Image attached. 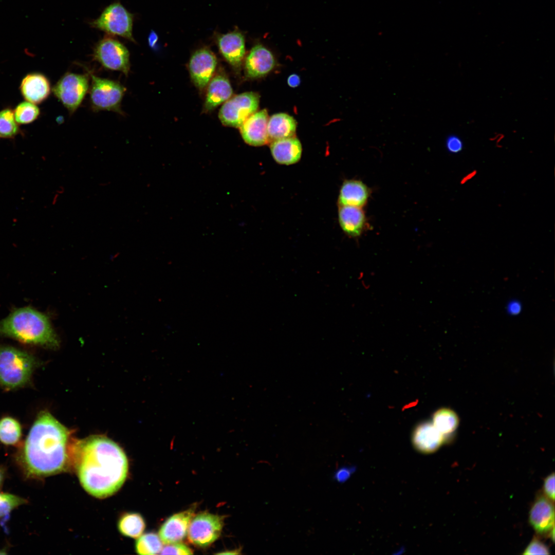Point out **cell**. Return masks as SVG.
Segmentation results:
<instances>
[{
  "label": "cell",
  "instance_id": "e0dca14e",
  "mask_svg": "<svg viewBox=\"0 0 555 555\" xmlns=\"http://www.w3.org/2000/svg\"><path fill=\"white\" fill-rule=\"evenodd\" d=\"M444 440L445 436L430 422H424L418 424L412 436V442L415 448L423 453L436 451L443 443Z\"/></svg>",
  "mask_w": 555,
  "mask_h": 555
},
{
  "label": "cell",
  "instance_id": "d6986e66",
  "mask_svg": "<svg viewBox=\"0 0 555 555\" xmlns=\"http://www.w3.org/2000/svg\"><path fill=\"white\" fill-rule=\"evenodd\" d=\"M203 111L210 112L231 98L233 90L228 78L224 74H217L208 84Z\"/></svg>",
  "mask_w": 555,
  "mask_h": 555
},
{
  "label": "cell",
  "instance_id": "ffe728a7",
  "mask_svg": "<svg viewBox=\"0 0 555 555\" xmlns=\"http://www.w3.org/2000/svg\"><path fill=\"white\" fill-rule=\"evenodd\" d=\"M270 149L275 161L281 164L297 163L300 159L302 152L301 143L295 137L273 140L271 142Z\"/></svg>",
  "mask_w": 555,
  "mask_h": 555
},
{
  "label": "cell",
  "instance_id": "5b68a950",
  "mask_svg": "<svg viewBox=\"0 0 555 555\" xmlns=\"http://www.w3.org/2000/svg\"><path fill=\"white\" fill-rule=\"evenodd\" d=\"M88 73L91 79L90 103L92 109L112 111L123 115L121 105L126 88L118 82L98 77L90 71Z\"/></svg>",
  "mask_w": 555,
  "mask_h": 555
},
{
  "label": "cell",
  "instance_id": "9c48e42d",
  "mask_svg": "<svg viewBox=\"0 0 555 555\" xmlns=\"http://www.w3.org/2000/svg\"><path fill=\"white\" fill-rule=\"evenodd\" d=\"M93 59L107 69L120 71L126 76L128 75L130 52L116 39L105 37L100 40L94 48Z\"/></svg>",
  "mask_w": 555,
  "mask_h": 555
},
{
  "label": "cell",
  "instance_id": "7c38bea8",
  "mask_svg": "<svg viewBox=\"0 0 555 555\" xmlns=\"http://www.w3.org/2000/svg\"><path fill=\"white\" fill-rule=\"evenodd\" d=\"M529 521L538 534L549 535L554 526L553 502L545 495H539L530 508Z\"/></svg>",
  "mask_w": 555,
  "mask_h": 555
},
{
  "label": "cell",
  "instance_id": "4dcf8cb0",
  "mask_svg": "<svg viewBox=\"0 0 555 555\" xmlns=\"http://www.w3.org/2000/svg\"><path fill=\"white\" fill-rule=\"evenodd\" d=\"M523 554H549L547 546L538 539L534 538L525 549Z\"/></svg>",
  "mask_w": 555,
  "mask_h": 555
},
{
  "label": "cell",
  "instance_id": "ba28073f",
  "mask_svg": "<svg viewBox=\"0 0 555 555\" xmlns=\"http://www.w3.org/2000/svg\"><path fill=\"white\" fill-rule=\"evenodd\" d=\"M259 95L254 92H246L226 101L220 108L218 117L222 124L227 126L239 127L258 108Z\"/></svg>",
  "mask_w": 555,
  "mask_h": 555
},
{
  "label": "cell",
  "instance_id": "e575fe53",
  "mask_svg": "<svg viewBox=\"0 0 555 555\" xmlns=\"http://www.w3.org/2000/svg\"><path fill=\"white\" fill-rule=\"evenodd\" d=\"M354 467H343L338 469L335 472L333 478L338 483L346 482L354 472Z\"/></svg>",
  "mask_w": 555,
  "mask_h": 555
},
{
  "label": "cell",
  "instance_id": "277c9868",
  "mask_svg": "<svg viewBox=\"0 0 555 555\" xmlns=\"http://www.w3.org/2000/svg\"><path fill=\"white\" fill-rule=\"evenodd\" d=\"M36 365L34 358L23 350L0 346V385L7 389L24 385Z\"/></svg>",
  "mask_w": 555,
  "mask_h": 555
},
{
  "label": "cell",
  "instance_id": "9a60e30c",
  "mask_svg": "<svg viewBox=\"0 0 555 555\" xmlns=\"http://www.w3.org/2000/svg\"><path fill=\"white\" fill-rule=\"evenodd\" d=\"M275 61L272 52L261 44L254 46L245 62V74L249 78H258L269 73L274 67Z\"/></svg>",
  "mask_w": 555,
  "mask_h": 555
},
{
  "label": "cell",
  "instance_id": "f1b7e54d",
  "mask_svg": "<svg viewBox=\"0 0 555 555\" xmlns=\"http://www.w3.org/2000/svg\"><path fill=\"white\" fill-rule=\"evenodd\" d=\"M13 112L17 123L23 124L32 122L38 118L40 114L39 107L35 104L28 101L18 104Z\"/></svg>",
  "mask_w": 555,
  "mask_h": 555
},
{
  "label": "cell",
  "instance_id": "8d00e7d4",
  "mask_svg": "<svg viewBox=\"0 0 555 555\" xmlns=\"http://www.w3.org/2000/svg\"><path fill=\"white\" fill-rule=\"evenodd\" d=\"M287 83L291 87H296L300 84V78L298 75L292 74L288 78Z\"/></svg>",
  "mask_w": 555,
  "mask_h": 555
},
{
  "label": "cell",
  "instance_id": "2e32d148",
  "mask_svg": "<svg viewBox=\"0 0 555 555\" xmlns=\"http://www.w3.org/2000/svg\"><path fill=\"white\" fill-rule=\"evenodd\" d=\"M217 42L226 61L235 68L239 67L245 55V38L242 33L235 30L221 34L217 37Z\"/></svg>",
  "mask_w": 555,
  "mask_h": 555
},
{
  "label": "cell",
  "instance_id": "484cf974",
  "mask_svg": "<svg viewBox=\"0 0 555 555\" xmlns=\"http://www.w3.org/2000/svg\"><path fill=\"white\" fill-rule=\"evenodd\" d=\"M22 436L20 423L10 417L0 419V441L8 446L15 445L18 442Z\"/></svg>",
  "mask_w": 555,
  "mask_h": 555
},
{
  "label": "cell",
  "instance_id": "8fae6325",
  "mask_svg": "<svg viewBox=\"0 0 555 555\" xmlns=\"http://www.w3.org/2000/svg\"><path fill=\"white\" fill-rule=\"evenodd\" d=\"M216 65V57L209 49H198L192 55L189 69L191 78L197 88L202 89L207 86L213 77Z\"/></svg>",
  "mask_w": 555,
  "mask_h": 555
},
{
  "label": "cell",
  "instance_id": "5bb4252c",
  "mask_svg": "<svg viewBox=\"0 0 555 555\" xmlns=\"http://www.w3.org/2000/svg\"><path fill=\"white\" fill-rule=\"evenodd\" d=\"M268 115L266 109L256 112L239 127L244 141L252 146H258L269 141L267 133Z\"/></svg>",
  "mask_w": 555,
  "mask_h": 555
},
{
  "label": "cell",
  "instance_id": "7a4b0ae2",
  "mask_svg": "<svg viewBox=\"0 0 555 555\" xmlns=\"http://www.w3.org/2000/svg\"><path fill=\"white\" fill-rule=\"evenodd\" d=\"M69 436L67 429L49 412H40L16 456L25 476L41 478L64 470Z\"/></svg>",
  "mask_w": 555,
  "mask_h": 555
},
{
  "label": "cell",
  "instance_id": "8992f818",
  "mask_svg": "<svg viewBox=\"0 0 555 555\" xmlns=\"http://www.w3.org/2000/svg\"><path fill=\"white\" fill-rule=\"evenodd\" d=\"M89 89L88 74L65 73L52 88L55 97L72 115L80 106Z\"/></svg>",
  "mask_w": 555,
  "mask_h": 555
},
{
  "label": "cell",
  "instance_id": "4fadbf2b",
  "mask_svg": "<svg viewBox=\"0 0 555 555\" xmlns=\"http://www.w3.org/2000/svg\"><path fill=\"white\" fill-rule=\"evenodd\" d=\"M195 508L186 510L170 517L161 526L159 536L162 543L169 544L180 543L187 534L190 523L195 515Z\"/></svg>",
  "mask_w": 555,
  "mask_h": 555
},
{
  "label": "cell",
  "instance_id": "3957f363",
  "mask_svg": "<svg viewBox=\"0 0 555 555\" xmlns=\"http://www.w3.org/2000/svg\"><path fill=\"white\" fill-rule=\"evenodd\" d=\"M0 335L51 348L59 345L48 318L30 307L16 309L0 321Z\"/></svg>",
  "mask_w": 555,
  "mask_h": 555
},
{
  "label": "cell",
  "instance_id": "44dd1931",
  "mask_svg": "<svg viewBox=\"0 0 555 555\" xmlns=\"http://www.w3.org/2000/svg\"><path fill=\"white\" fill-rule=\"evenodd\" d=\"M369 193V189L362 181L355 179L346 180L341 187L338 203L340 206L362 208L367 202Z\"/></svg>",
  "mask_w": 555,
  "mask_h": 555
},
{
  "label": "cell",
  "instance_id": "4316f807",
  "mask_svg": "<svg viewBox=\"0 0 555 555\" xmlns=\"http://www.w3.org/2000/svg\"><path fill=\"white\" fill-rule=\"evenodd\" d=\"M162 548V542L159 536L153 532L141 535L135 544L136 551L139 554L160 553Z\"/></svg>",
  "mask_w": 555,
  "mask_h": 555
},
{
  "label": "cell",
  "instance_id": "52a82bcc",
  "mask_svg": "<svg viewBox=\"0 0 555 555\" xmlns=\"http://www.w3.org/2000/svg\"><path fill=\"white\" fill-rule=\"evenodd\" d=\"M133 15L119 2L108 6L91 25L107 33L135 42L132 30Z\"/></svg>",
  "mask_w": 555,
  "mask_h": 555
},
{
  "label": "cell",
  "instance_id": "cb8c5ba5",
  "mask_svg": "<svg viewBox=\"0 0 555 555\" xmlns=\"http://www.w3.org/2000/svg\"><path fill=\"white\" fill-rule=\"evenodd\" d=\"M145 526L143 517L137 513H127L123 515L118 523L119 531L122 535L134 539L142 534Z\"/></svg>",
  "mask_w": 555,
  "mask_h": 555
},
{
  "label": "cell",
  "instance_id": "836d02e7",
  "mask_svg": "<svg viewBox=\"0 0 555 555\" xmlns=\"http://www.w3.org/2000/svg\"><path fill=\"white\" fill-rule=\"evenodd\" d=\"M543 490L545 496L550 500H554V474L552 473L547 476L544 482Z\"/></svg>",
  "mask_w": 555,
  "mask_h": 555
},
{
  "label": "cell",
  "instance_id": "ac0fdd59",
  "mask_svg": "<svg viewBox=\"0 0 555 555\" xmlns=\"http://www.w3.org/2000/svg\"><path fill=\"white\" fill-rule=\"evenodd\" d=\"M21 92L27 100L34 104H39L49 96L51 88L47 78L40 73H32L26 75L20 85Z\"/></svg>",
  "mask_w": 555,
  "mask_h": 555
},
{
  "label": "cell",
  "instance_id": "7402d4cb",
  "mask_svg": "<svg viewBox=\"0 0 555 555\" xmlns=\"http://www.w3.org/2000/svg\"><path fill=\"white\" fill-rule=\"evenodd\" d=\"M338 219L342 230L351 237L360 236L366 226L364 212L359 207L340 206Z\"/></svg>",
  "mask_w": 555,
  "mask_h": 555
},
{
  "label": "cell",
  "instance_id": "d6a6232c",
  "mask_svg": "<svg viewBox=\"0 0 555 555\" xmlns=\"http://www.w3.org/2000/svg\"><path fill=\"white\" fill-rule=\"evenodd\" d=\"M446 145L449 152L451 153H459L463 149L462 140L459 137L454 135H450L447 138Z\"/></svg>",
  "mask_w": 555,
  "mask_h": 555
},
{
  "label": "cell",
  "instance_id": "6da1fadb",
  "mask_svg": "<svg viewBox=\"0 0 555 555\" xmlns=\"http://www.w3.org/2000/svg\"><path fill=\"white\" fill-rule=\"evenodd\" d=\"M73 446L77 473L85 490L97 498L108 497L118 491L126 479L128 467L121 448L99 435L78 440Z\"/></svg>",
  "mask_w": 555,
  "mask_h": 555
},
{
  "label": "cell",
  "instance_id": "603a6c76",
  "mask_svg": "<svg viewBox=\"0 0 555 555\" xmlns=\"http://www.w3.org/2000/svg\"><path fill=\"white\" fill-rule=\"evenodd\" d=\"M297 121L293 117L285 113H278L271 116L268 121L267 133L269 141L294 137Z\"/></svg>",
  "mask_w": 555,
  "mask_h": 555
},
{
  "label": "cell",
  "instance_id": "83f0119b",
  "mask_svg": "<svg viewBox=\"0 0 555 555\" xmlns=\"http://www.w3.org/2000/svg\"><path fill=\"white\" fill-rule=\"evenodd\" d=\"M19 133L14 112L9 108L0 111V138H14Z\"/></svg>",
  "mask_w": 555,
  "mask_h": 555
},
{
  "label": "cell",
  "instance_id": "d590c367",
  "mask_svg": "<svg viewBox=\"0 0 555 555\" xmlns=\"http://www.w3.org/2000/svg\"><path fill=\"white\" fill-rule=\"evenodd\" d=\"M507 311L511 315H517L522 311V304L517 300H512L507 305Z\"/></svg>",
  "mask_w": 555,
  "mask_h": 555
},
{
  "label": "cell",
  "instance_id": "74e56055",
  "mask_svg": "<svg viewBox=\"0 0 555 555\" xmlns=\"http://www.w3.org/2000/svg\"><path fill=\"white\" fill-rule=\"evenodd\" d=\"M158 39L157 34L154 31H152L148 38L149 44L152 48H154L156 46Z\"/></svg>",
  "mask_w": 555,
  "mask_h": 555
},
{
  "label": "cell",
  "instance_id": "30bf717a",
  "mask_svg": "<svg viewBox=\"0 0 555 555\" xmlns=\"http://www.w3.org/2000/svg\"><path fill=\"white\" fill-rule=\"evenodd\" d=\"M224 525V517L219 515L202 512L194 515L188 530L189 541L199 547H207L220 536Z\"/></svg>",
  "mask_w": 555,
  "mask_h": 555
},
{
  "label": "cell",
  "instance_id": "f35d334b",
  "mask_svg": "<svg viewBox=\"0 0 555 555\" xmlns=\"http://www.w3.org/2000/svg\"><path fill=\"white\" fill-rule=\"evenodd\" d=\"M477 174V171L474 170L466 176H465L460 180V184H463L466 183L468 180L473 178Z\"/></svg>",
  "mask_w": 555,
  "mask_h": 555
},
{
  "label": "cell",
  "instance_id": "ab89813d",
  "mask_svg": "<svg viewBox=\"0 0 555 555\" xmlns=\"http://www.w3.org/2000/svg\"><path fill=\"white\" fill-rule=\"evenodd\" d=\"M5 469L4 467L0 466V489L3 486L5 477Z\"/></svg>",
  "mask_w": 555,
  "mask_h": 555
},
{
  "label": "cell",
  "instance_id": "f546056e",
  "mask_svg": "<svg viewBox=\"0 0 555 555\" xmlns=\"http://www.w3.org/2000/svg\"><path fill=\"white\" fill-rule=\"evenodd\" d=\"M27 502L25 498L17 495L0 492V519L7 516L13 510Z\"/></svg>",
  "mask_w": 555,
  "mask_h": 555
},
{
  "label": "cell",
  "instance_id": "d4e9b609",
  "mask_svg": "<svg viewBox=\"0 0 555 555\" xmlns=\"http://www.w3.org/2000/svg\"><path fill=\"white\" fill-rule=\"evenodd\" d=\"M432 423L444 436L454 432L459 424V418L453 410L442 408L435 412Z\"/></svg>",
  "mask_w": 555,
  "mask_h": 555
},
{
  "label": "cell",
  "instance_id": "1f68e13d",
  "mask_svg": "<svg viewBox=\"0 0 555 555\" xmlns=\"http://www.w3.org/2000/svg\"><path fill=\"white\" fill-rule=\"evenodd\" d=\"M165 545V546L162 547L160 554L180 555L193 554L192 550L183 544L176 543Z\"/></svg>",
  "mask_w": 555,
  "mask_h": 555
}]
</instances>
